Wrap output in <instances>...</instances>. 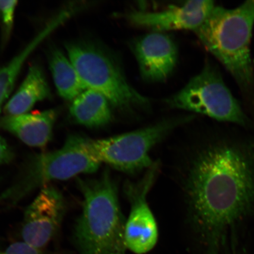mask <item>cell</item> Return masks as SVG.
I'll list each match as a JSON object with an SVG mask.
<instances>
[{"label":"cell","instance_id":"obj_1","mask_svg":"<svg viewBox=\"0 0 254 254\" xmlns=\"http://www.w3.org/2000/svg\"><path fill=\"white\" fill-rule=\"evenodd\" d=\"M185 189L190 223L218 254L225 232L254 208V160L236 145L208 146L192 159Z\"/></svg>","mask_w":254,"mask_h":254},{"label":"cell","instance_id":"obj_15","mask_svg":"<svg viewBox=\"0 0 254 254\" xmlns=\"http://www.w3.org/2000/svg\"><path fill=\"white\" fill-rule=\"evenodd\" d=\"M112 106L103 94L85 90L72 101L69 113L75 123L90 128L109 124L113 119Z\"/></svg>","mask_w":254,"mask_h":254},{"label":"cell","instance_id":"obj_13","mask_svg":"<svg viewBox=\"0 0 254 254\" xmlns=\"http://www.w3.org/2000/svg\"><path fill=\"white\" fill-rule=\"evenodd\" d=\"M56 119L54 110L5 116L0 119V128L17 136L25 144L41 147L50 140Z\"/></svg>","mask_w":254,"mask_h":254},{"label":"cell","instance_id":"obj_10","mask_svg":"<svg viewBox=\"0 0 254 254\" xmlns=\"http://www.w3.org/2000/svg\"><path fill=\"white\" fill-rule=\"evenodd\" d=\"M215 5L208 0L186 1L158 11H132L127 14L130 23L153 31L193 30L204 23Z\"/></svg>","mask_w":254,"mask_h":254},{"label":"cell","instance_id":"obj_17","mask_svg":"<svg viewBox=\"0 0 254 254\" xmlns=\"http://www.w3.org/2000/svg\"><path fill=\"white\" fill-rule=\"evenodd\" d=\"M17 1H0V14L4 25L6 34H8L14 24V15Z\"/></svg>","mask_w":254,"mask_h":254},{"label":"cell","instance_id":"obj_4","mask_svg":"<svg viewBox=\"0 0 254 254\" xmlns=\"http://www.w3.org/2000/svg\"><path fill=\"white\" fill-rule=\"evenodd\" d=\"M89 138L69 135L58 150L34 155L24 165L13 184L0 195V205H14L44 184L96 172L100 163L88 150Z\"/></svg>","mask_w":254,"mask_h":254},{"label":"cell","instance_id":"obj_5","mask_svg":"<svg viewBox=\"0 0 254 254\" xmlns=\"http://www.w3.org/2000/svg\"><path fill=\"white\" fill-rule=\"evenodd\" d=\"M66 50L85 90L103 94L112 107L122 111L150 104L147 97L129 84L118 63L99 47L71 43L66 44Z\"/></svg>","mask_w":254,"mask_h":254},{"label":"cell","instance_id":"obj_8","mask_svg":"<svg viewBox=\"0 0 254 254\" xmlns=\"http://www.w3.org/2000/svg\"><path fill=\"white\" fill-rule=\"evenodd\" d=\"M157 171V165H152L139 182L126 187L131 209L126 222L125 243L127 249L136 254L150 252L158 241L157 222L147 202Z\"/></svg>","mask_w":254,"mask_h":254},{"label":"cell","instance_id":"obj_12","mask_svg":"<svg viewBox=\"0 0 254 254\" xmlns=\"http://www.w3.org/2000/svg\"><path fill=\"white\" fill-rule=\"evenodd\" d=\"M80 10V7L76 4L63 9L48 22L23 50L0 68V112L5 101L11 94L21 68L28 57L53 32Z\"/></svg>","mask_w":254,"mask_h":254},{"label":"cell","instance_id":"obj_2","mask_svg":"<svg viewBox=\"0 0 254 254\" xmlns=\"http://www.w3.org/2000/svg\"><path fill=\"white\" fill-rule=\"evenodd\" d=\"M84 202L75 225L79 254H126V222L116 184L109 172L98 179L79 180Z\"/></svg>","mask_w":254,"mask_h":254},{"label":"cell","instance_id":"obj_19","mask_svg":"<svg viewBox=\"0 0 254 254\" xmlns=\"http://www.w3.org/2000/svg\"><path fill=\"white\" fill-rule=\"evenodd\" d=\"M12 157V152L7 142L0 136V165L7 163Z\"/></svg>","mask_w":254,"mask_h":254},{"label":"cell","instance_id":"obj_7","mask_svg":"<svg viewBox=\"0 0 254 254\" xmlns=\"http://www.w3.org/2000/svg\"><path fill=\"white\" fill-rule=\"evenodd\" d=\"M174 109L203 114L219 122L246 126L250 120L241 104L225 84L220 71L206 62L197 75L166 100Z\"/></svg>","mask_w":254,"mask_h":254},{"label":"cell","instance_id":"obj_18","mask_svg":"<svg viewBox=\"0 0 254 254\" xmlns=\"http://www.w3.org/2000/svg\"><path fill=\"white\" fill-rule=\"evenodd\" d=\"M0 254H44L43 251L28 245L24 241L11 244Z\"/></svg>","mask_w":254,"mask_h":254},{"label":"cell","instance_id":"obj_3","mask_svg":"<svg viewBox=\"0 0 254 254\" xmlns=\"http://www.w3.org/2000/svg\"><path fill=\"white\" fill-rule=\"evenodd\" d=\"M254 27V0L234 8L215 5L194 31L211 53L244 90L254 84L251 44Z\"/></svg>","mask_w":254,"mask_h":254},{"label":"cell","instance_id":"obj_14","mask_svg":"<svg viewBox=\"0 0 254 254\" xmlns=\"http://www.w3.org/2000/svg\"><path fill=\"white\" fill-rule=\"evenodd\" d=\"M50 88L42 69L31 65L23 83L4 106L6 116L26 114L35 105L50 96Z\"/></svg>","mask_w":254,"mask_h":254},{"label":"cell","instance_id":"obj_11","mask_svg":"<svg viewBox=\"0 0 254 254\" xmlns=\"http://www.w3.org/2000/svg\"><path fill=\"white\" fill-rule=\"evenodd\" d=\"M131 47L146 81L166 80L176 68L178 49L169 35L153 31L132 41Z\"/></svg>","mask_w":254,"mask_h":254},{"label":"cell","instance_id":"obj_16","mask_svg":"<svg viewBox=\"0 0 254 254\" xmlns=\"http://www.w3.org/2000/svg\"><path fill=\"white\" fill-rule=\"evenodd\" d=\"M48 61L57 90L64 99L72 101L85 90L74 65L61 50L52 48Z\"/></svg>","mask_w":254,"mask_h":254},{"label":"cell","instance_id":"obj_6","mask_svg":"<svg viewBox=\"0 0 254 254\" xmlns=\"http://www.w3.org/2000/svg\"><path fill=\"white\" fill-rule=\"evenodd\" d=\"M192 116L165 120L145 128L111 137L89 138L88 150L98 163L109 165L123 172L132 173L148 169L152 165L150 151L177 127Z\"/></svg>","mask_w":254,"mask_h":254},{"label":"cell","instance_id":"obj_9","mask_svg":"<svg viewBox=\"0 0 254 254\" xmlns=\"http://www.w3.org/2000/svg\"><path fill=\"white\" fill-rule=\"evenodd\" d=\"M65 211L59 190L46 186L25 211L21 236L24 242L41 250L55 236Z\"/></svg>","mask_w":254,"mask_h":254}]
</instances>
